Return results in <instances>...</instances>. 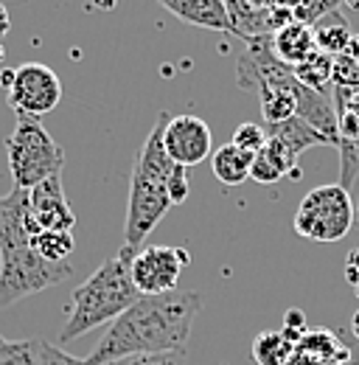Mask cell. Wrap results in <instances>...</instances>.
<instances>
[{
    "instance_id": "38",
    "label": "cell",
    "mask_w": 359,
    "mask_h": 365,
    "mask_svg": "<svg viewBox=\"0 0 359 365\" xmlns=\"http://www.w3.org/2000/svg\"><path fill=\"white\" fill-rule=\"evenodd\" d=\"M354 214H357V222H354V225H359V202L354 205Z\"/></svg>"
},
{
    "instance_id": "39",
    "label": "cell",
    "mask_w": 359,
    "mask_h": 365,
    "mask_svg": "<svg viewBox=\"0 0 359 365\" xmlns=\"http://www.w3.org/2000/svg\"><path fill=\"white\" fill-rule=\"evenodd\" d=\"M3 59H6V51H3V46H0V62H3Z\"/></svg>"
},
{
    "instance_id": "10",
    "label": "cell",
    "mask_w": 359,
    "mask_h": 365,
    "mask_svg": "<svg viewBox=\"0 0 359 365\" xmlns=\"http://www.w3.org/2000/svg\"><path fill=\"white\" fill-rule=\"evenodd\" d=\"M28 214L40 230H73L76 214L65 197L62 178L53 175L28 191Z\"/></svg>"
},
{
    "instance_id": "44",
    "label": "cell",
    "mask_w": 359,
    "mask_h": 365,
    "mask_svg": "<svg viewBox=\"0 0 359 365\" xmlns=\"http://www.w3.org/2000/svg\"><path fill=\"white\" fill-rule=\"evenodd\" d=\"M357 228H359V225H357Z\"/></svg>"
},
{
    "instance_id": "12",
    "label": "cell",
    "mask_w": 359,
    "mask_h": 365,
    "mask_svg": "<svg viewBox=\"0 0 359 365\" xmlns=\"http://www.w3.org/2000/svg\"><path fill=\"white\" fill-rule=\"evenodd\" d=\"M272 51H275V56H278L283 65L298 68L301 62H306L314 51H317L312 29L292 20L289 26H283L281 31L272 34Z\"/></svg>"
},
{
    "instance_id": "7",
    "label": "cell",
    "mask_w": 359,
    "mask_h": 365,
    "mask_svg": "<svg viewBox=\"0 0 359 365\" xmlns=\"http://www.w3.org/2000/svg\"><path fill=\"white\" fill-rule=\"evenodd\" d=\"M6 93L17 118H40L59 104L62 82L43 62H26L17 71H11V82Z\"/></svg>"
},
{
    "instance_id": "6",
    "label": "cell",
    "mask_w": 359,
    "mask_h": 365,
    "mask_svg": "<svg viewBox=\"0 0 359 365\" xmlns=\"http://www.w3.org/2000/svg\"><path fill=\"white\" fill-rule=\"evenodd\" d=\"M354 222H357V214H354L351 194L340 182H328V185L312 188L301 200V205L292 217V230L303 239L326 245V242L343 239L354 228Z\"/></svg>"
},
{
    "instance_id": "35",
    "label": "cell",
    "mask_w": 359,
    "mask_h": 365,
    "mask_svg": "<svg viewBox=\"0 0 359 365\" xmlns=\"http://www.w3.org/2000/svg\"><path fill=\"white\" fill-rule=\"evenodd\" d=\"M351 334H354V337L359 340V309L354 312V315H351Z\"/></svg>"
},
{
    "instance_id": "41",
    "label": "cell",
    "mask_w": 359,
    "mask_h": 365,
    "mask_svg": "<svg viewBox=\"0 0 359 365\" xmlns=\"http://www.w3.org/2000/svg\"><path fill=\"white\" fill-rule=\"evenodd\" d=\"M354 295H357V298H359V284H357V287H354Z\"/></svg>"
},
{
    "instance_id": "22",
    "label": "cell",
    "mask_w": 359,
    "mask_h": 365,
    "mask_svg": "<svg viewBox=\"0 0 359 365\" xmlns=\"http://www.w3.org/2000/svg\"><path fill=\"white\" fill-rule=\"evenodd\" d=\"M261 152L272 160V166H275L283 178H292V180H298V178H301L298 155H295L283 140H278V138H267V143H264V149H261Z\"/></svg>"
},
{
    "instance_id": "42",
    "label": "cell",
    "mask_w": 359,
    "mask_h": 365,
    "mask_svg": "<svg viewBox=\"0 0 359 365\" xmlns=\"http://www.w3.org/2000/svg\"><path fill=\"white\" fill-rule=\"evenodd\" d=\"M334 3H337V6H340V3H343V0H334Z\"/></svg>"
},
{
    "instance_id": "26",
    "label": "cell",
    "mask_w": 359,
    "mask_h": 365,
    "mask_svg": "<svg viewBox=\"0 0 359 365\" xmlns=\"http://www.w3.org/2000/svg\"><path fill=\"white\" fill-rule=\"evenodd\" d=\"M306 329H309V323H306V315H303V309H289L286 315H283V337L292 343V346H298L301 343V337L306 334Z\"/></svg>"
},
{
    "instance_id": "24",
    "label": "cell",
    "mask_w": 359,
    "mask_h": 365,
    "mask_svg": "<svg viewBox=\"0 0 359 365\" xmlns=\"http://www.w3.org/2000/svg\"><path fill=\"white\" fill-rule=\"evenodd\" d=\"M334 9H340L334 0H298V6L292 9V20L312 29L317 20H323V17H326L328 11H334Z\"/></svg>"
},
{
    "instance_id": "18",
    "label": "cell",
    "mask_w": 359,
    "mask_h": 365,
    "mask_svg": "<svg viewBox=\"0 0 359 365\" xmlns=\"http://www.w3.org/2000/svg\"><path fill=\"white\" fill-rule=\"evenodd\" d=\"M292 71H295V76H298V82H301L303 88L328 96V91H331V88H328V85H331V71H334V59H331L328 53L314 51L306 62H301V65L292 68Z\"/></svg>"
},
{
    "instance_id": "37",
    "label": "cell",
    "mask_w": 359,
    "mask_h": 365,
    "mask_svg": "<svg viewBox=\"0 0 359 365\" xmlns=\"http://www.w3.org/2000/svg\"><path fill=\"white\" fill-rule=\"evenodd\" d=\"M343 3H345L351 11H359V0H343Z\"/></svg>"
},
{
    "instance_id": "19",
    "label": "cell",
    "mask_w": 359,
    "mask_h": 365,
    "mask_svg": "<svg viewBox=\"0 0 359 365\" xmlns=\"http://www.w3.org/2000/svg\"><path fill=\"white\" fill-rule=\"evenodd\" d=\"M31 242H34V250L40 253V259H45L48 264H65V262H71V253L76 247L71 230H43Z\"/></svg>"
},
{
    "instance_id": "33",
    "label": "cell",
    "mask_w": 359,
    "mask_h": 365,
    "mask_svg": "<svg viewBox=\"0 0 359 365\" xmlns=\"http://www.w3.org/2000/svg\"><path fill=\"white\" fill-rule=\"evenodd\" d=\"M9 29H11V17H9V9L0 3V40L9 34Z\"/></svg>"
},
{
    "instance_id": "36",
    "label": "cell",
    "mask_w": 359,
    "mask_h": 365,
    "mask_svg": "<svg viewBox=\"0 0 359 365\" xmlns=\"http://www.w3.org/2000/svg\"><path fill=\"white\" fill-rule=\"evenodd\" d=\"M95 6H101V9H115V0H95Z\"/></svg>"
},
{
    "instance_id": "5",
    "label": "cell",
    "mask_w": 359,
    "mask_h": 365,
    "mask_svg": "<svg viewBox=\"0 0 359 365\" xmlns=\"http://www.w3.org/2000/svg\"><path fill=\"white\" fill-rule=\"evenodd\" d=\"M6 158L14 188L26 191L59 175L65 166L62 146L51 138L40 118H17L14 133L6 138Z\"/></svg>"
},
{
    "instance_id": "32",
    "label": "cell",
    "mask_w": 359,
    "mask_h": 365,
    "mask_svg": "<svg viewBox=\"0 0 359 365\" xmlns=\"http://www.w3.org/2000/svg\"><path fill=\"white\" fill-rule=\"evenodd\" d=\"M283 365H323V363H317V360H314V357H309V354H301V351H295V354H292V357H289V360H286Z\"/></svg>"
},
{
    "instance_id": "4",
    "label": "cell",
    "mask_w": 359,
    "mask_h": 365,
    "mask_svg": "<svg viewBox=\"0 0 359 365\" xmlns=\"http://www.w3.org/2000/svg\"><path fill=\"white\" fill-rule=\"evenodd\" d=\"M132 247L121 245V250L115 256H110L88 281H82L73 289L71 318L65 323V329L59 331L62 343L79 340L82 334H88L93 329L113 323L140 298V292L132 284Z\"/></svg>"
},
{
    "instance_id": "14",
    "label": "cell",
    "mask_w": 359,
    "mask_h": 365,
    "mask_svg": "<svg viewBox=\"0 0 359 365\" xmlns=\"http://www.w3.org/2000/svg\"><path fill=\"white\" fill-rule=\"evenodd\" d=\"M312 34H314V46L320 53H328L331 59L334 56H340V53H345L348 51V43H351V26H348V17L340 11V9H334V11H328L323 20H317L312 26Z\"/></svg>"
},
{
    "instance_id": "28",
    "label": "cell",
    "mask_w": 359,
    "mask_h": 365,
    "mask_svg": "<svg viewBox=\"0 0 359 365\" xmlns=\"http://www.w3.org/2000/svg\"><path fill=\"white\" fill-rule=\"evenodd\" d=\"M250 178L256 182H261V185H269V182H278L283 180V175L272 166V160H269L264 152H259L256 158H253V166H250Z\"/></svg>"
},
{
    "instance_id": "29",
    "label": "cell",
    "mask_w": 359,
    "mask_h": 365,
    "mask_svg": "<svg viewBox=\"0 0 359 365\" xmlns=\"http://www.w3.org/2000/svg\"><path fill=\"white\" fill-rule=\"evenodd\" d=\"M40 363L43 365H88V360H76V357L65 354L59 346L40 340Z\"/></svg>"
},
{
    "instance_id": "13",
    "label": "cell",
    "mask_w": 359,
    "mask_h": 365,
    "mask_svg": "<svg viewBox=\"0 0 359 365\" xmlns=\"http://www.w3.org/2000/svg\"><path fill=\"white\" fill-rule=\"evenodd\" d=\"M295 351L301 354H309L317 363L323 365H337V363H348L351 360V349L340 340L337 331L326 329V326H309L306 334L301 337V343L295 346Z\"/></svg>"
},
{
    "instance_id": "11",
    "label": "cell",
    "mask_w": 359,
    "mask_h": 365,
    "mask_svg": "<svg viewBox=\"0 0 359 365\" xmlns=\"http://www.w3.org/2000/svg\"><path fill=\"white\" fill-rule=\"evenodd\" d=\"M163 9H169L177 20L197 26V29H211V31H224L233 34V23L227 17L224 0H157Z\"/></svg>"
},
{
    "instance_id": "9",
    "label": "cell",
    "mask_w": 359,
    "mask_h": 365,
    "mask_svg": "<svg viewBox=\"0 0 359 365\" xmlns=\"http://www.w3.org/2000/svg\"><path fill=\"white\" fill-rule=\"evenodd\" d=\"M211 127L199 115H172L163 130V149L177 166H197L211 155Z\"/></svg>"
},
{
    "instance_id": "40",
    "label": "cell",
    "mask_w": 359,
    "mask_h": 365,
    "mask_svg": "<svg viewBox=\"0 0 359 365\" xmlns=\"http://www.w3.org/2000/svg\"><path fill=\"white\" fill-rule=\"evenodd\" d=\"M337 365H357L354 360H348V363H337Z\"/></svg>"
},
{
    "instance_id": "16",
    "label": "cell",
    "mask_w": 359,
    "mask_h": 365,
    "mask_svg": "<svg viewBox=\"0 0 359 365\" xmlns=\"http://www.w3.org/2000/svg\"><path fill=\"white\" fill-rule=\"evenodd\" d=\"M253 158L250 152H241L239 146L233 143H224L214 152L211 158V169H214V178L222 182V185H241V182L250 178V166H253Z\"/></svg>"
},
{
    "instance_id": "30",
    "label": "cell",
    "mask_w": 359,
    "mask_h": 365,
    "mask_svg": "<svg viewBox=\"0 0 359 365\" xmlns=\"http://www.w3.org/2000/svg\"><path fill=\"white\" fill-rule=\"evenodd\" d=\"M345 281H348L351 287L359 284V247H354V250L345 256Z\"/></svg>"
},
{
    "instance_id": "3",
    "label": "cell",
    "mask_w": 359,
    "mask_h": 365,
    "mask_svg": "<svg viewBox=\"0 0 359 365\" xmlns=\"http://www.w3.org/2000/svg\"><path fill=\"white\" fill-rule=\"evenodd\" d=\"M172 113L160 110L155 127L143 140L140 152L135 155L132 180H130V202H127V222H124V245L137 247L146 242V236L157 228V222L169 214L172 200H169V175L177 166L166 149H163V130Z\"/></svg>"
},
{
    "instance_id": "23",
    "label": "cell",
    "mask_w": 359,
    "mask_h": 365,
    "mask_svg": "<svg viewBox=\"0 0 359 365\" xmlns=\"http://www.w3.org/2000/svg\"><path fill=\"white\" fill-rule=\"evenodd\" d=\"M230 143H233V146H239L241 152L259 155V152L264 149V143H267V130H261L259 124H250V121H244V124H239V127L233 130V138H230Z\"/></svg>"
},
{
    "instance_id": "1",
    "label": "cell",
    "mask_w": 359,
    "mask_h": 365,
    "mask_svg": "<svg viewBox=\"0 0 359 365\" xmlns=\"http://www.w3.org/2000/svg\"><path fill=\"white\" fill-rule=\"evenodd\" d=\"M202 309V292L175 289L166 295H140L115 318L90 351L88 365H110L140 354L185 351L191 326Z\"/></svg>"
},
{
    "instance_id": "20",
    "label": "cell",
    "mask_w": 359,
    "mask_h": 365,
    "mask_svg": "<svg viewBox=\"0 0 359 365\" xmlns=\"http://www.w3.org/2000/svg\"><path fill=\"white\" fill-rule=\"evenodd\" d=\"M256 93L261 98V113L267 118V124H278L295 115V96L269 85H256Z\"/></svg>"
},
{
    "instance_id": "8",
    "label": "cell",
    "mask_w": 359,
    "mask_h": 365,
    "mask_svg": "<svg viewBox=\"0 0 359 365\" xmlns=\"http://www.w3.org/2000/svg\"><path fill=\"white\" fill-rule=\"evenodd\" d=\"M191 264V253L172 245H149L132 256V284L140 295L175 292L182 270Z\"/></svg>"
},
{
    "instance_id": "17",
    "label": "cell",
    "mask_w": 359,
    "mask_h": 365,
    "mask_svg": "<svg viewBox=\"0 0 359 365\" xmlns=\"http://www.w3.org/2000/svg\"><path fill=\"white\" fill-rule=\"evenodd\" d=\"M250 354L259 365H283L292 354H295V346L283 337V331H259L253 337V346H250Z\"/></svg>"
},
{
    "instance_id": "27",
    "label": "cell",
    "mask_w": 359,
    "mask_h": 365,
    "mask_svg": "<svg viewBox=\"0 0 359 365\" xmlns=\"http://www.w3.org/2000/svg\"><path fill=\"white\" fill-rule=\"evenodd\" d=\"M169 200L172 205H182L188 200V191H191V182H188V169L185 166H175L172 175H169Z\"/></svg>"
},
{
    "instance_id": "15",
    "label": "cell",
    "mask_w": 359,
    "mask_h": 365,
    "mask_svg": "<svg viewBox=\"0 0 359 365\" xmlns=\"http://www.w3.org/2000/svg\"><path fill=\"white\" fill-rule=\"evenodd\" d=\"M267 138L283 140L298 158H301L306 149H312V146H334L323 133H317L312 124H306V121L298 118V115H292V118H286V121H278V124H269Z\"/></svg>"
},
{
    "instance_id": "31",
    "label": "cell",
    "mask_w": 359,
    "mask_h": 365,
    "mask_svg": "<svg viewBox=\"0 0 359 365\" xmlns=\"http://www.w3.org/2000/svg\"><path fill=\"white\" fill-rule=\"evenodd\" d=\"M256 6H261V9H295L298 6V0H253Z\"/></svg>"
},
{
    "instance_id": "34",
    "label": "cell",
    "mask_w": 359,
    "mask_h": 365,
    "mask_svg": "<svg viewBox=\"0 0 359 365\" xmlns=\"http://www.w3.org/2000/svg\"><path fill=\"white\" fill-rule=\"evenodd\" d=\"M345 53H348V56H351V59L359 65V34H354V37H351V43H348V51H345Z\"/></svg>"
},
{
    "instance_id": "25",
    "label": "cell",
    "mask_w": 359,
    "mask_h": 365,
    "mask_svg": "<svg viewBox=\"0 0 359 365\" xmlns=\"http://www.w3.org/2000/svg\"><path fill=\"white\" fill-rule=\"evenodd\" d=\"M110 365H188L185 351H169V354H140V357H127Z\"/></svg>"
},
{
    "instance_id": "43",
    "label": "cell",
    "mask_w": 359,
    "mask_h": 365,
    "mask_svg": "<svg viewBox=\"0 0 359 365\" xmlns=\"http://www.w3.org/2000/svg\"><path fill=\"white\" fill-rule=\"evenodd\" d=\"M0 343H3V337H0Z\"/></svg>"
},
{
    "instance_id": "2",
    "label": "cell",
    "mask_w": 359,
    "mask_h": 365,
    "mask_svg": "<svg viewBox=\"0 0 359 365\" xmlns=\"http://www.w3.org/2000/svg\"><path fill=\"white\" fill-rule=\"evenodd\" d=\"M28 191L11 188L0 197V309L65 281L73 264H48L26 230Z\"/></svg>"
},
{
    "instance_id": "21",
    "label": "cell",
    "mask_w": 359,
    "mask_h": 365,
    "mask_svg": "<svg viewBox=\"0 0 359 365\" xmlns=\"http://www.w3.org/2000/svg\"><path fill=\"white\" fill-rule=\"evenodd\" d=\"M0 365H43L40 363V340H3Z\"/></svg>"
}]
</instances>
